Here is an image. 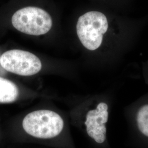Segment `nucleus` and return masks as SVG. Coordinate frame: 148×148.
<instances>
[{"label": "nucleus", "instance_id": "f257e3e1", "mask_svg": "<svg viewBox=\"0 0 148 148\" xmlns=\"http://www.w3.org/2000/svg\"><path fill=\"white\" fill-rule=\"evenodd\" d=\"M128 143L132 148H148V92L126 106Z\"/></svg>", "mask_w": 148, "mask_h": 148}, {"label": "nucleus", "instance_id": "f03ea898", "mask_svg": "<svg viewBox=\"0 0 148 148\" xmlns=\"http://www.w3.org/2000/svg\"><path fill=\"white\" fill-rule=\"evenodd\" d=\"M112 101L98 100L86 109L83 123L90 139L99 147L110 148L107 139V123L109 121Z\"/></svg>", "mask_w": 148, "mask_h": 148}, {"label": "nucleus", "instance_id": "7ed1b4c3", "mask_svg": "<svg viewBox=\"0 0 148 148\" xmlns=\"http://www.w3.org/2000/svg\"><path fill=\"white\" fill-rule=\"evenodd\" d=\"M64 121L58 113L49 110L32 111L22 122L24 130L29 135L47 139L58 136L63 131Z\"/></svg>", "mask_w": 148, "mask_h": 148}, {"label": "nucleus", "instance_id": "20e7f679", "mask_svg": "<svg viewBox=\"0 0 148 148\" xmlns=\"http://www.w3.org/2000/svg\"><path fill=\"white\" fill-rule=\"evenodd\" d=\"M108 28L106 16L97 11L86 13L78 19L76 29L79 41L84 47L90 51L99 48L103 35Z\"/></svg>", "mask_w": 148, "mask_h": 148}, {"label": "nucleus", "instance_id": "39448f33", "mask_svg": "<svg viewBox=\"0 0 148 148\" xmlns=\"http://www.w3.org/2000/svg\"><path fill=\"white\" fill-rule=\"evenodd\" d=\"M12 24L23 33L39 36L49 32L52 19L46 11L35 7H27L16 11L12 16Z\"/></svg>", "mask_w": 148, "mask_h": 148}, {"label": "nucleus", "instance_id": "423d86ee", "mask_svg": "<svg viewBox=\"0 0 148 148\" xmlns=\"http://www.w3.org/2000/svg\"><path fill=\"white\" fill-rule=\"evenodd\" d=\"M0 65L10 73L24 76L34 75L42 69L41 62L37 56L21 49H11L3 53Z\"/></svg>", "mask_w": 148, "mask_h": 148}, {"label": "nucleus", "instance_id": "0eeeda50", "mask_svg": "<svg viewBox=\"0 0 148 148\" xmlns=\"http://www.w3.org/2000/svg\"><path fill=\"white\" fill-rule=\"evenodd\" d=\"M19 95L17 86L9 79L0 77V103H11Z\"/></svg>", "mask_w": 148, "mask_h": 148}]
</instances>
